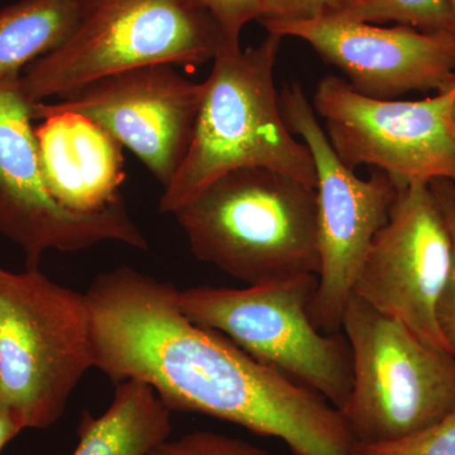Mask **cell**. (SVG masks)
<instances>
[{
    "label": "cell",
    "instance_id": "21",
    "mask_svg": "<svg viewBox=\"0 0 455 455\" xmlns=\"http://www.w3.org/2000/svg\"><path fill=\"white\" fill-rule=\"evenodd\" d=\"M203 9L217 23L223 46L241 49L239 38L244 27L252 20H259L262 13L263 0H190Z\"/></svg>",
    "mask_w": 455,
    "mask_h": 455
},
{
    "label": "cell",
    "instance_id": "14",
    "mask_svg": "<svg viewBox=\"0 0 455 455\" xmlns=\"http://www.w3.org/2000/svg\"><path fill=\"white\" fill-rule=\"evenodd\" d=\"M37 121L42 172L57 203L92 214L122 200L123 147L108 132L76 113H44Z\"/></svg>",
    "mask_w": 455,
    "mask_h": 455
},
{
    "label": "cell",
    "instance_id": "23",
    "mask_svg": "<svg viewBox=\"0 0 455 455\" xmlns=\"http://www.w3.org/2000/svg\"><path fill=\"white\" fill-rule=\"evenodd\" d=\"M25 429L20 415L7 398L0 394V451Z\"/></svg>",
    "mask_w": 455,
    "mask_h": 455
},
{
    "label": "cell",
    "instance_id": "4",
    "mask_svg": "<svg viewBox=\"0 0 455 455\" xmlns=\"http://www.w3.org/2000/svg\"><path fill=\"white\" fill-rule=\"evenodd\" d=\"M76 25L27 66L31 103L62 99L104 77L152 65L199 66L223 46L214 20L190 0H79Z\"/></svg>",
    "mask_w": 455,
    "mask_h": 455
},
{
    "label": "cell",
    "instance_id": "13",
    "mask_svg": "<svg viewBox=\"0 0 455 455\" xmlns=\"http://www.w3.org/2000/svg\"><path fill=\"white\" fill-rule=\"evenodd\" d=\"M267 33L307 42L366 97L392 100L410 92H444L455 82V35L409 26L379 27L333 17L272 23Z\"/></svg>",
    "mask_w": 455,
    "mask_h": 455
},
{
    "label": "cell",
    "instance_id": "11",
    "mask_svg": "<svg viewBox=\"0 0 455 455\" xmlns=\"http://www.w3.org/2000/svg\"><path fill=\"white\" fill-rule=\"evenodd\" d=\"M451 265V235L429 182H411L398 187L353 293L398 320L427 346L451 353L436 317Z\"/></svg>",
    "mask_w": 455,
    "mask_h": 455
},
{
    "label": "cell",
    "instance_id": "12",
    "mask_svg": "<svg viewBox=\"0 0 455 455\" xmlns=\"http://www.w3.org/2000/svg\"><path fill=\"white\" fill-rule=\"evenodd\" d=\"M204 83L191 82L172 65L132 68L84 86L57 101L35 103L32 116L70 112L86 116L145 164L164 188L190 146Z\"/></svg>",
    "mask_w": 455,
    "mask_h": 455
},
{
    "label": "cell",
    "instance_id": "2",
    "mask_svg": "<svg viewBox=\"0 0 455 455\" xmlns=\"http://www.w3.org/2000/svg\"><path fill=\"white\" fill-rule=\"evenodd\" d=\"M283 40L267 33L247 50L218 51L204 82L190 146L164 188L161 212L173 214L214 180L241 169H267L316 188L309 148L287 127L275 86Z\"/></svg>",
    "mask_w": 455,
    "mask_h": 455
},
{
    "label": "cell",
    "instance_id": "7",
    "mask_svg": "<svg viewBox=\"0 0 455 455\" xmlns=\"http://www.w3.org/2000/svg\"><path fill=\"white\" fill-rule=\"evenodd\" d=\"M316 283L315 275H301L244 289L190 287L178 292V301L191 322L226 335L339 410L352 388V350L346 335L314 325L309 304Z\"/></svg>",
    "mask_w": 455,
    "mask_h": 455
},
{
    "label": "cell",
    "instance_id": "22",
    "mask_svg": "<svg viewBox=\"0 0 455 455\" xmlns=\"http://www.w3.org/2000/svg\"><path fill=\"white\" fill-rule=\"evenodd\" d=\"M337 3L338 0H263L259 22L265 27L272 23L316 20L331 13Z\"/></svg>",
    "mask_w": 455,
    "mask_h": 455
},
{
    "label": "cell",
    "instance_id": "25",
    "mask_svg": "<svg viewBox=\"0 0 455 455\" xmlns=\"http://www.w3.org/2000/svg\"><path fill=\"white\" fill-rule=\"evenodd\" d=\"M453 119H454V123H455V100L453 103Z\"/></svg>",
    "mask_w": 455,
    "mask_h": 455
},
{
    "label": "cell",
    "instance_id": "1",
    "mask_svg": "<svg viewBox=\"0 0 455 455\" xmlns=\"http://www.w3.org/2000/svg\"><path fill=\"white\" fill-rule=\"evenodd\" d=\"M170 283L131 267L100 274L88 296L95 367L151 386L171 411L196 412L286 443L293 455H352L324 397L191 322Z\"/></svg>",
    "mask_w": 455,
    "mask_h": 455
},
{
    "label": "cell",
    "instance_id": "3",
    "mask_svg": "<svg viewBox=\"0 0 455 455\" xmlns=\"http://www.w3.org/2000/svg\"><path fill=\"white\" fill-rule=\"evenodd\" d=\"M173 215L200 262L248 286L319 274L316 188L283 173L232 171Z\"/></svg>",
    "mask_w": 455,
    "mask_h": 455
},
{
    "label": "cell",
    "instance_id": "18",
    "mask_svg": "<svg viewBox=\"0 0 455 455\" xmlns=\"http://www.w3.org/2000/svg\"><path fill=\"white\" fill-rule=\"evenodd\" d=\"M352 455H455V409L438 423L403 438L377 444L355 443Z\"/></svg>",
    "mask_w": 455,
    "mask_h": 455
},
{
    "label": "cell",
    "instance_id": "8",
    "mask_svg": "<svg viewBox=\"0 0 455 455\" xmlns=\"http://www.w3.org/2000/svg\"><path fill=\"white\" fill-rule=\"evenodd\" d=\"M280 104L287 127L307 146L316 171L320 269L310 317L323 333H340L359 269L388 220L398 187L382 171L361 179L341 163L300 84H286Z\"/></svg>",
    "mask_w": 455,
    "mask_h": 455
},
{
    "label": "cell",
    "instance_id": "9",
    "mask_svg": "<svg viewBox=\"0 0 455 455\" xmlns=\"http://www.w3.org/2000/svg\"><path fill=\"white\" fill-rule=\"evenodd\" d=\"M455 82L423 100H381L328 75L313 104L326 137L348 169L371 166L397 187L448 179L455 182Z\"/></svg>",
    "mask_w": 455,
    "mask_h": 455
},
{
    "label": "cell",
    "instance_id": "5",
    "mask_svg": "<svg viewBox=\"0 0 455 455\" xmlns=\"http://www.w3.org/2000/svg\"><path fill=\"white\" fill-rule=\"evenodd\" d=\"M92 367L86 293L55 283L40 267H0V394L25 429L55 425Z\"/></svg>",
    "mask_w": 455,
    "mask_h": 455
},
{
    "label": "cell",
    "instance_id": "15",
    "mask_svg": "<svg viewBox=\"0 0 455 455\" xmlns=\"http://www.w3.org/2000/svg\"><path fill=\"white\" fill-rule=\"evenodd\" d=\"M171 410L139 379L116 383L112 403L100 416L84 412L73 455H151L171 438Z\"/></svg>",
    "mask_w": 455,
    "mask_h": 455
},
{
    "label": "cell",
    "instance_id": "19",
    "mask_svg": "<svg viewBox=\"0 0 455 455\" xmlns=\"http://www.w3.org/2000/svg\"><path fill=\"white\" fill-rule=\"evenodd\" d=\"M429 185L451 239V265L447 283L439 298L436 317L440 331L455 357V182L448 179H435Z\"/></svg>",
    "mask_w": 455,
    "mask_h": 455
},
{
    "label": "cell",
    "instance_id": "20",
    "mask_svg": "<svg viewBox=\"0 0 455 455\" xmlns=\"http://www.w3.org/2000/svg\"><path fill=\"white\" fill-rule=\"evenodd\" d=\"M151 455H271L252 443L214 433L196 430L179 438H170Z\"/></svg>",
    "mask_w": 455,
    "mask_h": 455
},
{
    "label": "cell",
    "instance_id": "24",
    "mask_svg": "<svg viewBox=\"0 0 455 455\" xmlns=\"http://www.w3.org/2000/svg\"><path fill=\"white\" fill-rule=\"evenodd\" d=\"M449 5H451V14H453L454 26H455V0H448Z\"/></svg>",
    "mask_w": 455,
    "mask_h": 455
},
{
    "label": "cell",
    "instance_id": "16",
    "mask_svg": "<svg viewBox=\"0 0 455 455\" xmlns=\"http://www.w3.org/2000/svg\"><path fill=\"white\" fill-rule=\"evenodd\" d=\"M79 0H20L0 9V83L57 49L70 35Z\"/></svg>",
    "mask_w": 455,
    "mask_h": 455
},
{
    "label": "cell",
    "instance_id": "10",
    "mask_svg": "<svg viewBox=\"0 0 455 455\" xmlns=\"http://www.w3.org/2000/svg\"><path fill=\"white\" fill-rule=\"evenodd\" d=\"M20 79L0 83V233L23 251L26 267H40L47 251L73 253L108 241L148 250L123 199L92 214L56 202L42 172L32 127L35 103L23 94Z\"/></svg>",
    "mask_w": 455,
    "mask_h": 455
},
{
    "label": "cell",
    "instance_id": "6",
    "mask_svg": "<svg viewBox=\"0 0 455 455\" xmlns=\"http://www.w3.org/2000/svg\"><path fill=\"white\" fill-rule=\"evenodd\" d=\"M341 331L353 381L339 409L353 443L377 444L427 429L455 409V357L352 293Z\"/></svg>",
    "mask_w": 455,
    "mask_h": 455
},
{
    "label": "cell",
    "instance_id": "17",
    "mask_svg": "<svg viewBox=\"0 0 455 455\" xmlns=\"http://www.w3.org/2000/svg\"><path fill=\"white\" fill-rule=\"evenodd\" d=\"M324 17L373 25L395 22L424 32L455 35L448 0H338Z\"/></svg>",
    "mask_w": 455,
    "mask_h": 455
}]
</instances>
